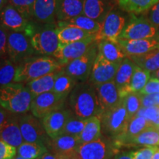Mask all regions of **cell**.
Returning <instances> with one entry per match:
<instances>
[{
	"mask_svg": "<svg viewBox=\"0 0 159 159\" xmlns=\"http://www.w3.org/2000/svg\"><path fill=\"white\" fill-rule=\"evenodd\" d=\"M155 97H156V106L159 107V94H155Z\"/></svg>",
	"mask_w": 159,
	"mask_h": 159,
	"instance_id": "11a10c76",
	"label": "cell"
},
{
	"mask_svg": "<svg viewBox=\"0 0 159 159\" xmlns=\"http://www.w3.org/2000/svg\"><path fill=\"white\" fill-rule=\"evenodd\" d=\"M77 83V81L71 76H69L63 68L57 72L52 91L58 94L69 97V94L75 88Z\"/></svg>",
	"mask_w": 159,
	"mask_h": 159,
	"instance_id": "d6a6232c",
	"label": "cell"
},
{
	"mask_svg": "<svg viewBox=\"0 0 159 159\" xmlns=\"http://www.w3.org/2000/svg\"><path fill=\"white\" fill-rule=\"evenodd\" d=\"M13 159H27V158H23V157L20 156H19V155H17V154H16L14 157H13Z\"/></svg>",
	"mask_w": 159,
	"mask_h": 159,
	"instance_id": "9f6ffc18",
	"label": "cell"
},
{
	"mask_svg": "<svg viewBox=\"0 0 159 159\" xmlns=\"http://www.w3.org/2000/svg\"><path fill=\"white\" fill-rule=\"evenodd\" d=\"M112 159H134L132 152H117Z\"/></svg>",
	"mask_w": 159,
	"mask_h": 159,
	"instance_id": "7dc6e473",
	"label": "cell"
},
{
	"mask_svg": "<svg viewBox=\"0 0 159 159\" xmlns=\"http://www.w3.org/2000/svg\"><path fill=\"white\" fill-rule=\"evenodd\" d=\"M118 152L114 141L103 137L79 145L76 155L80 159H112Z\"/></svg>",
	"mask_w": 159,
	"mask_h": 159,
	"instance_id": "8992f818",
	"label": "cell"
},
{
	"mask_svg": "<svg viewBox=\"0 0 159 159\" xmlns=\"http://www.w3.org/2000/svg\"><path fill=\"white\" fill-rule=\"evenodd\" d=\"M158 131H159V129H158Z\"/></svg>",
	"mask_w": 159,
	"mask_h": 159,
	"instance_id": "680465c9",
	"label": "cell"
},
{
	"mask_svg": "<svg viewBox=\"0 0 159 159\" xmlns=\"http://www.w3.org/2000/svg\"><path fill=\"white\" fill-rule=\"evenodd\" d=\"M8 30L0 24V58L7 56Z\"/></svg>",
	"mask_w": 159,
	"mask_h": 159,
	"instance_id": "7bdbcfd3",
	"label": "cell"
},
{
	"mask_svg": "<svg viewBox=\"0 0 159 159\" xmlns=\"http://www.w3.org/2000/svg\"><path fill=\"white\" fill-rule=\"evenodd\" d=\"M152 159H159V148H157V150L155 152V153L152 156Z\"/></svg>",
	"mask_w": 159,
	"mask_h": 159,
	"instance_id": "db71d44e",
	"label": "cell"
},
{
	"mask_svg": "<svg viewBox=\"0 0 159 159\" xmlns=\"http://www.w3.org/2000/svg\"><path fill=\"white\" fill-rule=\"evenodd\" d=\"M39 159H57V157L54 153L49 151V152H47V153H45Z\"/></svg>",
	"mask_w": 159,
	"mask_h": 159,
	"instance_id": "f907efd6",
	"label": "cell"
},
{
	"mask_svg": "<svg viewBox=\"0 0 159 159\" xmlns=\"http://www.w3.org/2000/svg\"><path fill=\"white\" fill-rule=\"evenodd\" d=\"M33 21L26 19L11 5L7 4L0 13V24L10 31L24 32L28 35Z\"/></svg>",
	"mask_w": 159,
	"mask_h": 159,
	"instance_id": "5bb4252c",
	"label": "cell"
},
{
	"mask_svg": "<svg viewBox=\"0 0 159 159\" xmlns=\"http://www.w3.org/2000/svg\"><path fill=\"white\" fill-rule=\"evenodd\" d=\"M57 25L75 26L92 34H96L101 28V23L90 19L85 15H80L78 16L66 20V21H59L57 22Z\"/></svg>",
	"mask_w": 159,
	"mask_h": 159,
	"instance_id": "4dcf8cb0",
	"label": "cell"
},
{
	"mask_svg": "<svg viewBox=\"0 0 159 159\" xmlns=\"http://www.w3.org/2000/svg\"><path fill=\"white\" fill-rule=\"evenodd\" d=\"M126 108L129 121L135 116L139 109L142 108L139 93H130L122 98Z\"/></svg>",
	"mask_w": 159,
	"mask_h": 159,
	"instance_id": "8d00e7d4",
	"label": "cell"
},
{
	"mask_svg": "<svg viewBox=\"0 0 159 159\" xmlns=\"http://www.w3.org/2000/svg\"><path fill=\"white\" fill-rule=\"evenodd\" d=\"M136 67V64L129 57H126L121 62L114 77V82L118 89L121 98L128 95L129 85Z\"/></svg>",
	"mask_w": 159,
	"mask_h": 159,
	"instance_id": "7402d4cb",
	"label": "cell"
},
{
	"mask_svg": "<svg viewBox=\"0 0 159 159\" xmlns=\"http://www.w3.org/2000/svg\"><path fill=\"white\" fill-rule=\"evenodd\" d=\"M47 152V147L40 142H24L17 148V155L27 159H39Z\"/></svg>",
	"mask_w": 159,
	"mask_h": 159,
	"instance_id": "1f68e13d",
	"label": "cell"
},
{
	"mask_svg": "<svg viewBox=\"0 0 159 159\" xmlns=\"http://www.w3.org/2000/svg\"><path fill=\"white\" fill-rule=\"evenodd\" d=\"M95 35L81 41L59 45L58 49L52 55L63 67L73 60L78 58L89 50L96 43Z\"/></svg>",
	"mask_w": 159,
	"mask_h": 159,
	"instance_id": "8fae6325",
	"label": "cell"
},
{
	"mask_svg": "<svg viewBox=\"0 0 159 159\" xmlns=\"http://www.w3.org/2000/svg\"><path fill=\"white\" fill-rule=\"evenodd\" d=\"M97 49L99 54L110 62L120 63L126 57V55L118 43L108 40H102L97 42Z\"/></svg>",
	"mask_w": 159,
	"mask_h": 159,
	"instance_id": "d4e9b609",
	"label": "cell"
},
{
	"mask_svg": "<svg viewBox=\"0 0 159 159\" xmlns=\"http://www.w3.org/2000/svg\"><path fill=\"white\" fill-rule=\"evenodd\" d=\"M60 0H35L33 19L40 24L56 23V12Z\"/></svg>",
	"mask_w": 159,
	"mask_h": 159,
	"instance_id": "44dd1931",
	"label": "cell"
},
{
	"mask_svg": "<svg viewBox=\"0 0 159 159\" xmlns=\"http://www.w3.org/2000/svg\"><path fill=\"white\" fill-rule=\"evenodd\" d=\"M105 0H83V15L102 23L108 12Z\"/></svg>",
	"mask_w": 159,
	"mask_h": 159,
	"instance_id": "83f0119b",
	"label": "cell"
},
{
	"mask_svg": "<svg viewBox=\"0 0 159 159\" xmlns=\"http://www.w3.org/2000/svg\"><path fill=\"white\" fill-rule=\"evenodd\" d=\"M80 144L79 136L62 134L55 139H50L47 148L56 156H63L75 153Z\"/></svg>",
	"mask_w": 159,
	"mask_h": 159,
	"instance_id": "ffe728a7",
	"label": "cell"
},
{
	"mask_svg": "<svg viewBox=\"0 0 159 159\" xmlns=\"http://www.w3.org/2000/svg\"><path fill=\"white\" fill-rule=\"evenodd\" d=\"M85 123V119L77 116L75 114H73L72 116L67 121L63 134H69L80 137L84 129Z\"/></svg>",
	"mask_w": 159,
	"mask_h": 159,
	"instance_id": "74e56055",
	"label": "cell"
},
{
	"mask_svg": "<svg viewBox=\"0 0 159 159\" xmlns=\"http://www.w3.org/2000/svg\"><path fill=\"white\" fill-rule=\"evenodd\" d=\"M19 124L25 142H40L47 147L50 138L39 118L33 114H19Z\"/></svg>",
	"mask_w": 159,
	"mask_h": 159,
	"instance_id": "9c48e42d",
	"label": "cell"
},
{
	"mask_svg": "<svg viewBox=\"0 0 159 159\" xmlns=\"http://www.w3.org/2000/svg\"><path fill=\"white\" fill-rule=\"evenodd\" d=\"M120 63L110 62L98 53L93 65L89 82L97 85L114 80L115 75Z\"/></svg>",
	"mask_w": 159,
	"mask_h": 159,
	"instance_id": "9a60e30c",
	"label": "cell"
},
{
	"mask_svg": "<svg viewBox=\"0 0 159 159\" xmlns=\"http://www.w3.org/2000/svg\"><path fill=\"white\" fill-rule=\"evenodd\" d=\"M34 2L35 0H7V4L14 7L26 19L29 20L33 18Z\"/></svg>",
	"mask_w": 159,
	"mask_h": 159,
	"instance_id": "f35d334b",
	"label": "cell"
},
{
	"mask_svg": "<svg viewBox=\"0 0 159 159\" xmlns=\"http://www.w3.org/2000/svg\"><path fill=\"white\" fill-rule=\"evenodd\" d=\"M140 94L142 108H150L156 106L155 94Z\"/></svg>",
	"mask_w": 159,
	"mask_h": 159,
	"instance_id": "f6af8a7d",
	"label": "cell"
},
{
	"mask_svg": "<svg viewBox=\"0 0 159 159\" xmlns=\"http://www.w3.org/2000/svg\"><path fill=\"white\" fill-rule=\"evenodd\" d=\"M33 99L25 83H12L0 88V106L12 114H23L30 111Z\"/></svg>",
	"mask_w": 159,
	"mask_h": 159,
	"instance_id": "3957f363",
	"label": "cell"
},
{
	"mask_svg": "<svg viewBox=\"0 0 159 159\" xmlns=\"http://www.w3.org/2000/svg\"><path fill=\"white\" fill-rule=\"evenodd\" d=\"M58 71L49 73V74L25 83L26 87L28 89L33 97L43 94V93L52 91L55 78H56Z\"/></svg>",
	"mask_w": 159,
	"mask_h": 159,
	"instance_id": "484cf974",
	"label": "cell"
},
{
	"mask_svg": "<svg viewBox=\"0 0 159 159\" xmlns=\"http://www.w3.org/2000/svg\"><path fill=\"white\" fill-rule=\"evenodd\" d=\"M74 113L70 108H63L43 117L41 122L50 139H55L63 134L67 121Z\"/></svg>",
	"mask_w": 159,
	"mask_h": 159,
	"instance_id": "2e32d148",
	"label": "cell"
},
{
	"mask_svg": "<svg viewBox=\"0 0 159 159\" xmlns=\"http://www.w3.org/2000/svg\"><path fill=\"white\" fill-rule=\"evenodd\" d=\"M99 104L102 113L116 106L121 101L114 80L94 85Z\"/></svg>",
	"mask_w": 159,
	"mask_h": 159,
	"instance_id": "ac0fdd59",
	"label": "cell"
},
{
	"mask_svg": "<svg viewBox=\"0 0 159 159\" xmlns=\"http://www.w3.org/2000/svg\"><path fill=\"white\" fill-rule=\"evenodd\" d=\"M102 136V126L99 116H93L85 119V127L80 136L81 144L94 142Z\"/></svg>",
	"mask_w": 159,
	"mask_h": 159,
	"instance_id": "f546056e",
	"label": "cell"
},
{
	"mask_svg": "<svg viewBox=\"0 0 159 159\" xmlns=\"http://www.w3.org/2000/svg\"><path fill=\"white\" fill-rule=\"evenodd\" d=\"M158 147H144L136 151H132L134 159H152Z\"/></svg>",
	"mask_w": 159,
	"mask_h": 159,
	"instance_id": "60d3db41",
	"label": "cell"
},
{
	"mask_svg": "<svg viewBox=\"0 0 159 159\" xmlns=\"http://www.w3.org/2000/svg\"><path fill=\"white\" fill-rule=\"evenodd\" d=\"M56 31L59 40V45L81 41L95 35L71 25H57Z\"/></svg>",
	"mask_w": 159,
	"mask_h": 159,
	"instance_id": "603a6c76",
	"label": "cell"
},
{
	"mask_svg": "<svg viewBox=\"0 0 159 159\" xmlns=\"http://www.w3.org/2000/svg\"><path fill=\"white\" fill-rule=\"evenodd\" d=\"M69 108L77 116L86 119L100 118L102 114L95 86L89 81L77 83L68 97Z\"/></svg>",
	"mask_w": 159,
	"mask_h": 159,
	"instance_id": "6da1fadb",
	"label": "cell"
},
{
	"mask_svg": "<svg viewBox=\"0 0 159 159\" xmlns=\"http://www.w3.org/2000/svg\"><path fill=\"white\" fill-rule=\"evenodd\" d=\"M83 0H60L56 12V20L66 21L83 15Z\"/></svg>",
	"mask_w": 159,
	"mask_h": 159,
	"instance_id": "cb8c5ba5",
	"label": "cell"
},
{
	"mask_svg": "<svg viewBox=\"0 0 159 159\" xmlns=\"http://www.w3.org/2000/svg\"><path fill=\"white\" fill-rule=\"evenodd\" d=\"M36 55L30 38L24 32L8 31L7 57L16 64L27 57Z\"/></svg>",
	"mask_w": 159,
	"mask_h": 159,
	"instance_id": "52a82bcc",
	"label": "cell"
},
{
	"mask_svg": "<svg viewBox=\"0 0 159 159\" xmlns=\"http://www.w3.org/2000/svg\"><path fill=\"white\" fill-rule=\"evenodd\" d=\"M63 68V66L55 57L47 55H33L23 60L18 64L14 83L25 84L33 80Z\"/></svg>",
	"mask_w": 159,
	"mask_h": 159,
	"instance_id": "7a4b0ae2",
	"label": "cell"
},
{
	"mask_svg": "<svg viewBox=\"0 0 159 159\" xmlns=\"http://www.w3.org/2000/svg\"><path fill=\"white\" fill-rule=\"evenodd\" d=\"M57 159H80L76 153H72L69 155H63V156H57Z\"/></svg>",
	"mask_w": 159,
	"mask_h": 159,
	"instance_id": "681fc988",
	"label": "cell"
},
{
	"mask_svg": "<svg viewBox=\"0 0 159 159\" xmlns=\"http://www.w3.org/2000/svg\"><path fill=\"white\" fill-rule=\"evenodd\" d=\"M152 78H155L159 80V69H158V70L156 71H154V72H152Z\"/></svg>",
	"mask_w": 159,
	"mask_h": 159,
	"instance_id": "f5cc1de1",
	"label": "cell"
},
{
	"mask_svg": "<svg viewBox=\"0 0 159 159\" xmlns=\"http://www.w3.org/2000/svg\"><path fill=\"white\" fill-rule=\"evenodd\" d=\"M150 78V72L136 65L134 74L129 85V93H139L144 89Z\"/></svg>",
	"mask_w": 159,
	"mask_h": 159,
	"instance_id": "d590c367",
	"label": "cell"
},
{
	"mask_svg": "<svg viewBox=\"0 0 159 159\" xmlns=\"http://www.w3.org/2000/svg\"><path fill=\"white\" fill-rule=\"evenodd\" d=\"M120 7L125 11L140 13L148 11L159 0H117Z\"/></svg>",
	"mask_w": 159,
	"mask_h": 159,
	"instance_id": "e575fe53",
	"label": "cell"
},
{
	"mask_svg": "<svg viewBox=\"0 0 159 159\" xmlns=\"http://www.w3.org/2000/svg\"><path fill=\"white\" fill-rule=\"evenodd\" d=\"M125 27V19L116 11H109L101 23V28L95 34L97 42L108 40L118 43L119 36Z\"/></svg>",
	"mask_w": 159,
	"mask_h": 159,
	"instance_id": "7c38bea8",
	"label": "cell"
},
{
	"mask_svg": "<svg viewBox=\"0 0 159 159\" xmlns=\"http://www.w3.org/2000/svg\"><path fill=\"white\" fill-rule=\"evenodd\" d=\"M149 21L154 26H159V2L150 8Z\"/></svg>",
	"mask_w": 159,
	"mask_h": 159,
	"instance_id": "bcb514c9",
	"label": "cell"
},
{
	"mask_svg": "<svg viewBox=\"0 0 159 159\" xmlns=\"http://www.w3.org/2000/svg\"><path fill=\"white\" fill-rule=\"evenodd\" d=\"M67 98V96L58 94L52 91L43 93L33 97L30 111L37 118L42 119L51 113L64 108Z\"/></svg>",
	"mask_w": 159,
	"mask_h": 159,
	"instance_id": "30bf717a",
	"label": "cell"
},
{
	"mask_svg": "<svg viewBox=\"0 0 159 159\" xmlns=\"http://www.w3.org/2000/svg\"><path fill=\"white\" fill-rule=\"evenodd\" d=\"M56 24H33L28 36L35 54L51 56L59 47Z\"/></svg>",
	"mask_w": 159,
	"mask_h": 159,
	"instance_id": "277c9868",
	"label": "cell"
},
{
	"mask_svg": "<svg viewBox=\"0 0 159 159\" xmlns=\"http://www.w3.org/2000/svg\"><path fill=\"white\" fill-rule=\"evenodd\" d=\"M156 27L144 18H138L134 15L121 33L119 39L139 40L154 38L156 35Z\"/></svg>",
	"mask_w": 159,
	"mask_h": 159,
	"instance_id": "4fadbf2b",
	"label": "cell"
},
{
	"mask_svg": "<svg viewBox=\"0 0 159 159\" xmlns=\"http://www.w3.org/2000/svg\"><path fill=\"white\" fill-rule=\"evenodd\" d=\"M9 114L10 112L6 111L5 109L3 108L2 106H0V128H2V126L4 123H5Z\"/></svg>",
	"mask_w": 159,
	"mask_h": 159,
	"instance_id": "c3c4849f",
	"label": "cell"
},
{
	"mask_svg": "<svg viewBox=\"0 0 159 159\" xmlns=\"http://www.w3.org/2000/svg\"><path fill=\"white\" fill-rule=\"evenodd\" d=\"M17 154V148L0 140V159H13Z\"/></svg>",
	"mask_w": 159,
	"mask_h": 159,
	"instance_id": "b9f144b4",
	"label": "cell"
},
{
	"mask_svg": "<svg viewBox=\"0 0 159 159\" xmlns=\"http://www.w3.org/2000/svg\"><path fill=\"white\" fill-rule=\"evenodd\" d=\"M102 130L106 137L114 139L125 130L129 122L122 98L113 108L102 113L100 116Z\"/></svg>",
	"mask_w": 159,
	"mask_h": 159,
	"instance_id": "5b68a950",
	"label": "cell"
},
{
	"mask_svg": "<svg viewBox=\"0 0 159 159\" xmlns=\"http://www.w3.org/2000/svg\"><path fill=\"white\" fill-rule=\"evenodd\" d=\"M159 145V131L158 129L149 127L146 130L130 139L124 147H158Z\"/></svg>",
	"mask_w": 159,
	"mask_h": 159,
	"instance_id": "4316f807",
	"label": "cell"
},
{
	"mask_svg": "<svg viewBox=\"0 0 159 159\" xmlns=\"http://www.w3.org/2000/svg\"><path fill=\"white\" fill-rule=\"evenodd\" d=\"M97 43H95L84 55L73 60L63 67L66 72L77 83L86 82L89 80L94 61L98 54Z\"/></svg>",
	"mask_w": 159,
	"mask_h": 159,
	"instance_id": "ba28073f",
	"label": "cell"
},
{
	"mask_svg": "<svg viewBox=\"0 0 159 159\" xmlns=\"http://www.w3.org/2000/svg\"><path fill=\"white\" fill-rule=\"evenodd\" d=\"M0 140L18 148L25 142L19 124V114L10 113L0 128Z\"/></svg>",
	"mask_w": 159,
	"mask_h": 159,
	"instance_id": "e0dca14e",
	"label": "cell"
},
{
	"mask_svg": "<svg viewBox=\"0 0 159 159\" xmlns=\"http://www.w3.org/2000/svg\"><path fill=\"white\" fill-rule=\"evenodd\" d=\"M128 57L137 66L149 72H154L159 69V47L143 55Z\"/></svg>",
	"mask_w": 159,
	"mask_h": 159,
	"instance_id": "f1b7e54d",
	"label": "cell"
},
{
	"mask_svg": "<svg viewBox=\"0 0 159 159\" xmlns=\"http://www.w3.org/2000/svg\"><path fill=\"white\" fill-rule=\"evenodd\" d=\"M17 66L7 56L0 58V88L14 83Z\"/></svg>",
	"mask_w": 159,
	"mask_h": 159,
	"instance_id": "836d02e7",
	"label": "cell"
},
{
	"mask_svg": "<svg viewBox=\"0 0 159 159\" xmlns=\"http://www.w3.org/2000/svg\"><path fill=\"white\" fill-rule=\"evenodd\" d=\"M6 5H7V0H0V13Z\"/></svg>",
	"mask_w": 159,
	"mask_h": 159,
	"instance_id": "816d5d0a",
	"label": "cell"
},
{
	"mask_svg": "<svg viewBox=\"0 0 159 159\" xmlns=\"http://www.w3.org/2000/svg\"><path fill=\"white\" fill-rule=\"evenodd\" d=\"M141 94H159V80L151 77L145 85L144 89L139 92Z\"/></svg>",
	"mask_w": 159,
	"mask_h": 159,
	"instance_id": "ee69618b",
	"label": "cell"
},
{
	"mask_svg": "<svg viewBox=\"0 0 159 159\" xmlns=\"http://www.w3.org/2000/svg\"><path fill=\"white\" fill-rule=\"evenodd\" d=\"M118 43L126 57L143 55L159 47V41L156 37L139 40L119 39Z\"/></svg>",
	"mask_w": 159,
	"mask_h": 159,
	"instance_id": "d6986e66",
	"label": "cell"
},
{
	"mask_svg": "<svg viewBox=\"0 0 159 159\" xmlns=\"http://www.w3.org/2000/svg\"><path fill=\"white\" fill-rule=\"evenodd\" d=\"M156 34H157V37H156V38L158 39V41H159V27H158V30H157V33H156Z\"/></svg>",
	"mask_w": 159,
	"mask_h": 159,
	"instance_id": "6f0895ef",
	"label": "cell"
},
{
	"mask_svg": "<svg viewBox=\"0 0 159 159\" xmlns=\"http://www.w3.org/2000/svg\"><path fill=\"white\" fill-rule=\"evenodd\" d=\"M137 116L144 117L148 121L150 127L159 129V107L141 108L136 114Z\"/></svg>",
	"mask_w": 159,
	"mask_h": 159,
	"instance_id": "ab89813d",
	"label": "cell"
}]
</instances>
